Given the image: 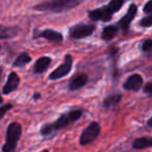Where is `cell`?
<instances>
[{
  "label": "cell",
  "instance_id": "6da1fadb",
  "mask_svg": "<svg viewBox=\"0 0 152 152\" xmlns=\"http://www.w3.org/2000/svg\"><path fill=\"white\" fill-rule=\"evenodd\" d=\"M85 0H46L34 7V10L41 12L61 13L76 7L81 4Z\"/></svg>",
  "mask_w": 152,
  "mask_h": 152
},
{
  "label": "cell",
  "instance_id": "7a4b0ae2",
  "mask_svg": "<svg viewBox=\"0 0 152 152\" xmlns=\"http://www.w3.org/2000/svg\"><path fill=\"white\" fill-rule=\"evenodd\" d=\"M81 116H83V112H81L80 110H72V112L68 113V114L61 115V116L53 123L44 125V126L42 127V129H41V134L49 135L52 132H54V131L59 130V129H61V128H65V127L68 126L69 124L77 121Z\"/></svg>",
  "mask_w": 152,
  "mask_h": 152
},
{
  "label": "cell",
  "instance_id": "3957f363",
  "mask_svg": "<svg viewBox=\"0 0 152 152\" xmlns=\"http://www.w3.org/2000/svg\"><path fill=\"white\" fill-rule=\"evenodd\" d=\"M22 134V127L19 123L13 122L9 125L7 131V142L2 147L3 152H15L17 143Z\"/></svg>",
  "mask_w": 152,
  "mask_h": 152
},
{
  "label": "cell",
  "instance_id": "277c9868",
  "mask_svg": "<svg viewBox=\"0 0 152 152\" xmlns=\"http://www.w3.org/2000/svg\"><path fill=\"white\" fill-rule=\"evenodd\" d=\"M100 131H101V128H100L99 123L92 122L81 133L80 139H79L80 145L86 146L91 144L98 137V135L100 134Z\"/></svg>",
  "mask_w": 152,
  "mask_h": 152
},
{
  "label": "cell",
  "instance_id": "5b68a950",
  "mask_svg": "<svg viewBox=\"0 0 152 152\" xmlns=\"http://www.w3.org/2000/svg\"><path fill=\"white\" fill-rule=\"evenodd\" d=\"M72 64H73V59L70 54L65 55V59H64V63L61 66L56 68L53 72H51L50 75H49V78L51 80H56V79L63 78L66 75L70 73L72 69Z\"/></svg>",
  "mask_w": 152,
  "mask_h": 152
},
{
  "label": "cell",
  "instance_id": "8992f818",
  "mask_svg": "<svg viewBox=\"0 0 152 152\" xmlns=\"http://www.w3.org/2000/svg\"><path fill=\"white\" fill-rule=\"evenodd\" d=\"M95 25L93 24H79V25H75L70 29V37L72 39H85L88 37L92 36L94 31H95Z\"/></svg>",
  "mask_w": 152,
  "mask_h": 152
},
{
  "label": "cell",
  "instance_id": "52a82bcc",
  "mask_svg": "<svg viewBox=\"0 0 152 152\" xmlns=\"http://www.w3.org/2000/svg\"><path fill=\"white\" fill-rule=\"evenodd\" d=\"M89 18L93 21L107 22L113 18V13L106 5V7H102L97 10H93V11L89 12Z\"/></svg>",
  "mask_w": 152,
  "mask_h": 152
},
{
  "label": "cell",
  "instance_id": "ba28073f",
  "mask_svg": "<svg viewBox=\"0 0 152 152\" xmlns=\"http://www.w3.org/2000/svg\"><path fill=\"white\" fill-rule=\"evenodd\" d=\"M143 85V78L142 76L139 74H132L131 76H129L127 80L124 83L123 88L127 91H133V92H137L140 89L142 88Z\"/></svg>",
  "mask_w": 152,
  "mask_h": 152
},
{
  "label": "cell",
  "instance_id": "9c48e42d",
  "mask_svg": "<svg viewBox=\"0 0 152 152\" xmlns=\"http://www.w3.org/2000/svg\"><path fill=\"white\" fill-rule=\"evenodd\" d=\"M137 13V7L135 4H131L130 7H129L127 14L120 20V22H119V26H120V28L124 32H126L127 30H128L129 25H130V23L133 20V18L135 17Z\"/></svg>",
  "mask_w": 152,
  "mask_h": 152
},
{
  "label": "cell",
  "instance_id": "30bf717a",
  "mask_svg": "<svg viewBox=\"0 0 152 152\" xmlns=\"http://www.w3.org/2000/svg\"><path fill=\"white\" fill-rule=\"evenodd\" d=\"M38 38H45L49 42H53V43H61L64 39L63 34L61 32H57L55 30H51V29H45L43 31L38 32L37 34H34V39H38Z\"/></svg>",
  "mask_w": 152,
  "mask_h": 152
},
{
  "label": "cell",
  "instance_id": "8fae6325",
  "mask_svg": "<svg viewBox=\"0 0 152 152\" xmlns=\"http://www.w3.org/2000/svg\"><path fill=\"white\" fill-rule=\"evenodd\" d=\"M20 83V78L18 74L16 72H11L9 75V78H7V81L5 83L4 88H3V94H10L12 92L16 91L19 87Z\"/></svg>",
  "mask_w": 152,
  "mask_h": 152
},
{
  "label": "cell",
  "instance_id": "7c38bea8",
  "mask_svg": "<svg viewBox=\"0 0 152 152\" xmlns=\"http://www.w3.org/2000/svg\"><path fill=\"white\" fill-rule=\"evenodd\" d=\"M88 76L86 74H78V75H76L73 79L71 80L70 83V90L71 91H76V90H79L81 89L83 87H85L88 83Z\"/></svg>",
  "mask_w": 152,
  "mask_h": 152
},
{
  "label": "cell",
  "instance_id": "4fadbf2b",
  "mask_svg": "<svg viewBox=\"0 0 152 152\" xmlns=\"http://www.w3.org/2000/svg\"><path fill=\"white\" fill-rule=\"evenodd\" d=\"M51 64V58L48 56H43L40 57L38 61H36L34 66V72L37 74H41V73H44L48 67L50 66Z\"/></svg>",
  "mask_w": 152,
  "mask_h": 152
},
{
  "label": "cell",
  "instance_id": "5bb4252c",
  "mask_svg": "<svg viewBox=\"0 0 152 152\" xmlns=\"http://www.w3.org/2000/svg\"><path fill=\"white\" fill-rule=\"evenodd\" d=\"M117 34H118V27L115 25H110V26H106L103 29L101 38L104 41H110L114 38H116Z\"/></svg>",
  "mask_w": 152,
  "mask_h": 152
},
{
  "label": "cell",
  "instance_id": "9a60e30c",
  "mask_svg": "<svg viewBox=\"0 0 152 152\" xmlns=\"http://www.w3.org/2000/svg\"><path fill=\"white\" fill-rule=\"evenodd\" d=\"M151 146H152L151 137H140V139H137L132 143V147L137 150L145 149V148H149Z\"/></svg>",
  "mask_w": 152,
  "mask_h": 152
},
{
  "label": "cell",
  "instance_id": "2e32d148",
  "mask_svg": "<svg viewBox=\"0 0 152 152\" xmlns=\"http://www.w3.org/2000/svg\"><path fill=\"white\" fill-rule=\"evenodd\" d=\"M18 32L17 27H7L4 25H0V39H7L16 36Z\"/></svg>",
  "mask_w": 152,
  "mask_h": 152
},
{
  "label": "cell",
  "instance_id": "e0dca14e",
  "mask_svg": "<svg viewBox=\"0 0 152 152\" xmlns=\"http://www.w3.org/2000/svg\"><path fill=\"white\" fill-rule=\"evenodd\" d=\"M30 61H31V57H30L26 52H23L17 57V59H16L15 63H14V66H15V67L22 68V67H24V66L27 65V64H29Z\"/></svg>",
  "mask_w": 152,
  "mask_h": 152
},
{
  "label": "cell",
  "instance_id": "ac0fdd59",
  "mask_svg": "<svg viewBox=\"0 0 152 152\" xmlns=\"http://www.w3.org/2000/svg\"><path fill=\"white\" fill-rule=\"evenodd\" d=\"M121 98H122V96H121L120 94H116V95L110 96V97H107L105 100H104L103 106L105 108L113 107V106H115L116 104H118L119 102H120Z\"/></svg>",
  "mask_w": 152,
  "mask_h": 152
},
{
  "label": "cell",
  "instance_id": "d6986e66",
  "mask_svg": "<svg viewBox=\"0 0 152 152\" xmlns=\"http://www.w3.org/2000/svg\"><path fill=\"white\" fill-rule=\"evenodd\" d=\"M124 4V0H110V2L108 3L107 7L113 14L117 13L121 7Z\"/></svg>",
  "mask_w": 152,
  "mask_h": 152
},
{
  "label": "cell",
  "instance_id": "ffe728a7",
  "mask_svg": "<svg viewBox=\"0 0 152 152\" xmlns=\"http://www.w3.org/2000/svg\"><path fill=\"white\" fill-rule=\"evenodd\" d=\"M151 24H152V17L150 15L143 18V19L140 21V25L143 26V27H150Z\"/></svg>",
  "mask_w": 152,
  "mask_h": 152
},
{
  "label": "cell",
  "instance_id": "44dd1931",
  "mask_svg": "<svg viewBox=\"0 0 152 152\" xmlns=\"http://www.w3.org/2000/svg\"><path fill=\"white\" fill-rule=\"evenodd\" d=\"M12 107H13V105H12V104H10V103L5 104V105H3V106H1V107H0V120L4 117V115L7 114V113L9 112Z\"/></svg>",
  "mask_w": 152,
  "mask_h": 152
},
{
  "label": "cell",
  "instance_id": "7402d4cb",
  "mask_svg": "<svg viewBox=\"0 0 152 152\" xmlns=\"http://www.w3.org/2000/svg\"><path fill=\"white\" fill-rule=\"evenodd\" d=\"M152 47V40H150V39H148V40H146L145 42L143 43V46H142V50L144 51V52H148V51L151 49Z\"/></svg>",
  "mask_w": 152,
  "mask_h": 152
},
{
  "label": "cell",
  "instance_id": "603a6c76",
  "mask_svg": "<svg viewBox=\"0 0 152 152\" xmlns=\"http://www.w3.org/2000/svg\"><path fill=\"white\" fill-rule=\"evenodd\" d=\"M144 12H145L146 14H148V15H150L152 12V0H149L147 3H146V5L144 7Z\"/></svg>",
  "mask_w": 152,
  "mask_h": 152
},
{
  "label": "cell",
  "instance_id": "cb8c5ba5",
  "mask_svg": "<svg viewBox=\"0 0 152 152\" xmlns=\"http://www.w3.org/2000/svg\"><path fill=\"white\" fill-rule=\"evenodd\" d=\"M144 92H145L147 95H151L152 94V83H147V85L144 87Z\"/></svg>",
  "mask_w": 152,
  "mask_h": 152
},
{
  "label": "cell",
  "instance_id": "d4e9b609",
  "mask_svg": "<svg viewBox=\"0 0 152 152\" xmlns=\"http://www.w3.org/2000/svg\"><path fill=\"white\" fill-rule=\"evenodd\" d=\"M148 126L152 127V118H149V120H148Z\"/></svg>",
  "mask_w": 152,
  "mask_h": 152
},
{
  "label": "cell",
  "instance_id": "484cf974",
  "mask_svg": "<svg viewBox=\"0 0 152 152\" xmlns=\"http://www.w3.org/2000/svg\"><path fill=\"white\" fill-rule=\"evenodd\" d=\"M40 97H41L40 94H34V99H39Z\"/></svg>",
  "mask_w": 152,
  "mask_h": 152
},
{
  "label": "cell",
  "instance_id": "4316f807",
  "mask_svg": "<svg viewBox=\"0 0 152 152\" xmlns=\"http://www.w3.org/2000/svg\"><path fill=\"white\" fill-rule=\"evenodd\" d=\"M3 102V99H2V97H1V95H0V103H2Z\"/></svg>",
  "mask_w": 152,
  "mask_h": 152
},
{
  "label": "cell",
  "instance_id": "83f0119b",
  "mask_svg": "<svg viewBox=\"0 0 152 152\" xmlns=\"http://www.w3.org/2000/svg\"><path fill=\"white\" fill-rule=\"evenodd\" d=\"M1 74H2V69H0V77H1Z\"/></svg>",
  "mask_w": 152,
  "mask_h": 152
},
{
  "label": "cell",
  "instance_id": "f1b7e54d",
  "mask_svg": "<svg viewBox=\"0 0 152 152\" xmlns=\"http://www.w3.org/2000/svg\"><path fill=\"white\" fill-rule=\"evenodd\" d=\"M41 152H49V151H48V150L45 149V150H43V151H41Z\"/></svg>",
  "mask_w": 152,
  "mask_h": 152
},
{
  "label": "cell",
  "instance_id": "f546056e",
  "mask_svg": "<svg viewBox=\"0 0 152 152\" xmlns=\"http://www.w3.org/2000/svg\"><path fill=\"white\" fill-rule=\"evenodd\" d=\"M0 49H1V45H0Z\"/></svg>",
  "mask_w": 152,
  "mask_h": 152
}]
</instances>
